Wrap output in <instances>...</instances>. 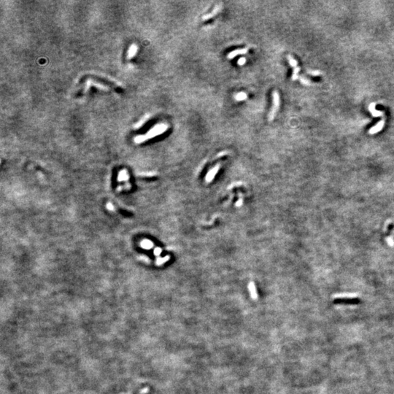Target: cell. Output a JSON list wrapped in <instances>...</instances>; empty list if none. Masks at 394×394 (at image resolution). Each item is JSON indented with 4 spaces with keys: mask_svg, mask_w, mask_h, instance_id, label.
Here are the masks:
<instances>
[{
    "mask_svg": "<svg viewBox=\"0 0 394 394\" xmlns=\"http://www.w3.org/2000/svg\"><path fill=\"white\" fill-rule=\"evenodd\" d=\"M167 128H168V126L165 123H160L159 125H156L147 134H145V135L136 136L134 139V140H135L136 143H141V142H144V141L147 140V139L153 138L155 136L163 134L164 132L166 131Z\"/></svg>",
    "mask_w": 394,
    "mask_h": 394,
    "instance_id": "obj_1",
    "label": "cell"
},
{
    "mask_svg": "<svg viewBox=\"0 0 394 394\" xmlns=\"http://www.w3.org/2000/svg\"><path fill=\"white\" fill-rule=\"evenodd\" d=\"M334 302L335 304H357L360 300L355 296L339 295L334 297Z\"/></svg>",
    "mask_w": 394,
    "mask_h": 394,
    "instance_id": "obj_2",
    "label": "cell"
},
{
    "mask_svg": "<svg viewBox=\"0 0 394 394\" xmlns=\"http://www.w3.org/2000/svg\"><path fill=\"white\" fill-rule=\"evenodd\" d=\"M279 106H280V96H279L278 92L274 91L272 92V107L271 109V111L268 116V120L269 121H272L274 120L275 115L277 113V110H278Z\"/></svg>",
    "mask_w": 394,
    "mask_h": 394,
    "instance_id": "obj_3",
    "label": "cell"
},
{
    "mask_svg": "<svg viewBox=\"0 0 394 394\" xmlns=\"http://www.w3.org/2000/svg\"><path fill=\"white\" fill-rule=\"evenodd\" d=\"M248 48L237 49V50H233V51H231V53H228L227 57L228 59H234V57H236V56H239V55L245 54V53H248Z\"/></svg>",
    "mask_w": 394,
    "mask_h": 394,
    "instance_id": "obj_4",
    "label": "cell"
},
{
    "mask_svg": "<svg viewBox=\"0 0 394 394\" xmlns=\"http://www.w3.org/2000/svg\"><path fill=\"white\" fill-rule=\"evenodd\" d=\"M221 8H222L221 4H220V5H216L215 7L214 10L212 11V13H209V14L206 15H204L203 18H202V20H203V21H207V20L210 19V18H212V17H214L215 15H217V13L220 11Z\"/></svg>",
    "mask_w": 394,
    "mask_h": 394,
    "instance_id": "obj_5",
    "label": "cell"
},
{
    "mask_svg": "<svg viewBox=\"0 0 394 394\" xmlns=\"http://www.w3.org/2000/svg\"><path fill=\"white\" fill-rule=\"evenodd\" d=\"M384 124H385V121L384 120L380 121V122H378V123L375 126L372 127V128L369 129V133L371 134H375V133H377V132H379L380 131H381L382 128H383V126H384Z\"/></svg>",
    "mask_w": 394,
    "mask_h": 394,
    "instance_id": "obj_6",
    "label": "cell"
},
{
    "mask_svg": "<svg viewBox=\"0 0 394 394\" xmlns=\"http://www.w3.org/2000/svg\"><path fill=\"white\" fill-rule=\"evenodd\" d=\"M375 107H376V104L375 103H371L369 107V111H370V113H372V116H373L374 117H379V116H383V112L376 110Z\"/></svg>",
    "mask_w": 394,
    "mask_h": 394,
    "instance_id": "obj_7",
    "label": "cell"
},
{
    "mask_svg": "<svg viewBox=\"0 0 394 394\" xmlns=\"http://www.w3.org/2000/svg\"><path fill=\"white\" fill-rule=\"evenodd\" d=\"M219 168H220V165H217V166H215L214 168L212 169H211L210 171L208 172L207 175V177H206L207 181H208V182L211 181V180H212V179L214 178V177H215V175L216 174V173L218 172Z\"/></svg>",
    "mask_w": 394,
    "mask_h": 394,
    "instance_id": "obj_8",
    "label": "cell"
},
{
    "mask_svg": "<svg viewBox=\"0 0 394 394\" xmlns=\"http://www.w3.org/2000/svg\"><path fill=\"white\" fill-rule=\"evenodd\" d=\"M247 98H248V96H247V93H245V92H239L234 96V99L237 102L246 100Z\"/></svg>",
    "mask_w": 394,
    "mask_h": 394,
    "instance_id": "obj_9",
    "label": "cell"
},
{
    "mask_svg": "<svg viewBox=\"0 0 394 394\" xmlns=\"http://www.w3.org/2000/svg\"><path fill=\"white\" fill-rule=\"evenodd\" d=\"M136 51H137V46L136 45H132L130 47L129 50L128 51V59H131L132 57H134L135 56Z\"/></svg>",
    "mask_w": 394,
    "mask_h": 394,
    "instance_id": "obj_10",
    "label": "cell"
},
{
    "mask_svg": "<svg viewBox=\"0 0 394 394\" xmlns=\"http://www.w3.org/2000/svg\"><path fill=\"white\" fill-rule=\"evenodd\" d=\"M249 290L250 291V294L251 296H252L253 299H255L258 297V295H257L256 291H255V286H254V284L253 283H250L249 284Z\"/></svg>",
    "mask_w": 394,
    "mask_h": 394,
    "instance_id": "obj_11",
    "label": "cell"
},
{
    "mask_svg": "<svg viewBox=\"0 0 394 394\" xmlns=\"http://www.w3.org/2000/svg\"><path fill=\"white\" fill-rule=\"evenodd\" d=\"M288 61H289V64H290V65H291V67H294V69H295L296 67H298V63H297L296 60H295V59H294V58H293L292 56H291V55H288Z\"/></svg>",
    "mask_w": 394,
    "mask_h": 394,
    "instance_id": "obj_12",
    "label": "cell"
},
{
    "mask_svg": "<svg viewBox=\"0 0 394 394\" xmlns=\"http://www.w3.org/2000/svg\"><path fill=\"white\" fill-rule=\"evenodd\" d=\"M128 175L127 174L126 171L123 170V171L121 172V173L119 174V177H118V180H128Z\"/></svg>",
    "mask_w": 394,
    "mask_h": 394,
    "instance_id": "obj_13",
    "label": "cell"
},
{
    "mask_svg": "<svg viewBox=\"0 0 394 394\" xmlns=\"http://www.w3.org/2000/svg\"><path fill=\"white\" fill-rule=\"evenodd\" d=\"M142 247L144 248H146V249H150V248L153 247V243L151 241H149V240H144L142 243Z\"/></svg>",
    "mask_w": 394,
    "mask_h": 394,
    "instance_id": "obj_14",
    "label": "cell"
},
{
    "mask_svg": "<svg viewBox=\"0 0 394 394\" xmlns=\"http://www.w3.org/2000/svg\"><path fill=\"white\" fill-rule=\"evenodd\" d=\"M299 71H300V68L299 67H296V68L294 69V73H293V75H292V80H296L298 79V78H299V75L298 74H299Z\"/></svg>",
    "mask_w": 394,
    "mask_h": 394,
    "instance_id": "obj_15",
    "label": "cell"
},
{
    "mask_svg": "<svg viewBox=\"0 0 394 394\" xmlns=\"http://www.w3.org/2000/svg\"><path fill=\"white\" fill-rule=\"evenodd\" d=\"M299 79H300V81L301 82V83L304 84V85H309V84H310V81L308 80H306L305 78H303V77H300Z\"/></svg>",
    "mask_w": 394,
    "mask_h": 394,
    "instance_id": "obj_16",
    "label": "cell"
},
{
    "mask_svg": "<svg viewBox=\"0 0 394 394\" xmlns=\"http://www.w3.org/2000/svg\"><path fill=\"white\" fill-rule=\"evenodd\" d=\"M245 63H246V59L243 57L240 58V59L237 61V64H238V65L240 66H243V64H245Z\"/></svg>",
    "mask_w": 394,
    "mask_h": 394,
    "instance_id": "obj_17",
    "label": "cell"
},
{
    "mask_svg": "<svg viewBox=\"0 0 394 394\" xmlns=\"http://www.w3.org/2000/svg\"><path fill=\"white\" fill-rule=\"evenodd\" d=\"M308 73H309V74H311V75H313V76H318V75H319L321 74V72H320V71H318V70H313V71H308Z\"/></svg>",
    "mask_w": 394,
    "mask_h": 394,
    "instance_id": "obj_18",
    "label": "cell"
},
{
    "mask_svg": "<svg viewBox=\"0 0 394 394\" xmlns=\"http://www.w3.org/2000/svg\"><path fill=\"white\" fill-rule=\"evenodd\" d=\"M154 253L156 255H159V254L161 253V249H159V248H156V249L155 250Z\"/></svg>",
    "mask_w": 394,
    "mask_h": 394,
    "instance_id": "obj_19",
    "label": "cell"
},
{
    "mask_svg": "<svg viewBox=\"0 0 394 394\" xmlns=\"http://www.w3.org/2000/svg\"><path fill=\"white\" fill-rule=\"evenodd\" d=\"M148 388H145V389H143V390H142V391L140 392V393H142V394H143V393H148Z\"/></svg>",
    "mask_w": 394,
    "mask_h": 394,
    "instance_id": "obj_20",
    "label": "cell"
}]
</instances>
